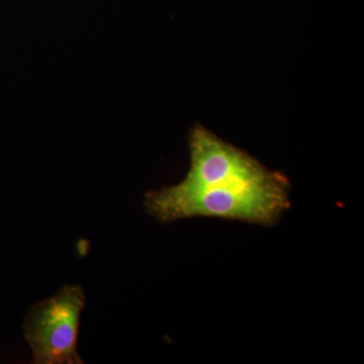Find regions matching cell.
Segmentation results:
<instances>
[{"mask_svg":"<svg viewBox=\"0 0 364 364\" xmlns=\"http://www.w3.org/2000/svg\"><path fill=\"white\" fill-rule=\"evenodd\" d=\"M191 168L176 184L151 191L148 212L163 224L207 217L272 226L291 207L284 174L198 126L189 136Z\"/></svg>","mask_w":364,"mask_h":364,"instance_id":"cell-1","label":"cell"},{"mask_svg":"<svg viewBox=\"0 0 364 364\" xmlns=\"http://www.w3.org/2000/svg\"><path fill=\"white\" fill-rule=\"evenodd\" d=\"M85 296L78 286H66L56 296L33 305L23 330L36 364H81L77 352L79 318Z\"/></svg>","mask_w":364,"mask_h":364,"instance_id":"cell-2","label":"cell"}]
</instances>
